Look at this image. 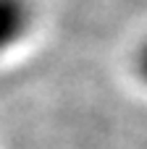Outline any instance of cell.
Wrapping results in <instances>:
<instances>
[{
	"label": "cell",
	"mask_w": 147,
	"mask_h": 149,
	"mask_svg": "<svg viewBox=\"0 0 147 149\" xmlns=\"http://www.w3.org/2000/svg\"><path fill=\"white\" fill-rule=\"evenodd\" d=\"M34 26L32 0H0V55L13 50Z\"/></svg>",
	"instance_id": "6da1fadb"
},
{
	"label": "cell",
	"mask_w": 147,
	"mask_h": 149,
	"mask_svg": "<svg viewBox=\"0 0 147 149\" xmlns=\"http://www.w3.org/2000/svg\"><path fill=\"white\" fill-rule=\"evenodd\" d=\"M134 73H137V79L147 84V39L137 47V52H134Z\"/></svg>",
	"instance_id": "7a4b0ae2"
}]
</instances>
